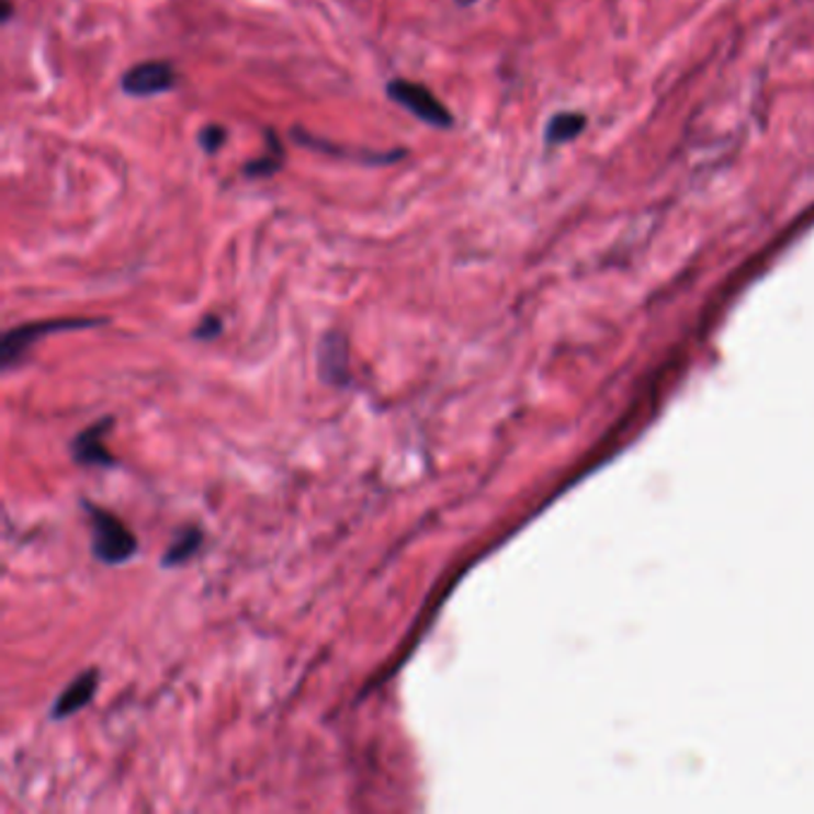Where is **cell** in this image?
<instances>
[{
	"mask_svg": "<svg viewBox=\"0 0 814 814\" xmlns=\"http://www.w3.org/2000/svg\"><path fill=\"white\" fill-rule=\"evenodd\" d=\"M87 513L93 531V554L105 564H122L132 559L134 552H137V538L127 531L125 523L93 505H87Z\"/></svg>",
	"mask_w": 814,
	"mask_h": 814,
	"instance_id": "obj_1",
	"label": "cell"
},
{
	"mask_svg": "<svg viewBox=\"0 0 814 814\" xmlns=\"http://www.w3.org/2000/svg\"><path fill=\"white\" fill-rule=\"evenodd\" d=\"M387 97L430 127L446 129L454 125V117L446 111L444 103L432 97V91L414 84L409 79H392L387 84Z\"/></svg>",
	"mask_w": 814,
	"mask_h": 814,
	"instance_id": "obj_2",
	"label": "cell"
},
{
	"mask_svg": "<svg viewBox=\"0 0 814 814\" xmlns=\"http://www.w3.org/2000/svg\"><path fill=\"white\" fill-rule=\"evenodd\" d=\"M105 320H93V318H60V320H41V323H30L22 325V328L10 330L3 339V365L10 369L12 363H18L22 354L30 349L38 339H44L46 335L53 332H65V330H84V328H97Z\"/></svg>",
	"mask_w": 814,
	"mask_h": 814,
	"instance_id": "obj_3",
	"label": "cell"
},
{
	"mask_svg": "<svg viewBox=\"0 0 814 814\" xmlns=\"http://www.w3.org/2000/svg\"><path fill=\"white\" fill-rule=\"evenodd\" d=\"M174 70L170 63L162 60H146L129 67L122 77V91L129 93L134 99H148V97H158V93H166L174 87Z\"/></svg>",
	"mask_w": 814,
	"mask_h": 814,
	"instance_id": "obj_4",
	"label": "cell"
},
{
	"mask_svg": "<svg viewBox=\"0 0 814 814\" xmlns=\"http://www.w3.org/2000/svg\"><path fill=\"white\" fill-rule=\"evenodd\" d=\"M292 139L296 144H302V146L310 148V151H318V154H325V156L349 158V160L363 162V166H389V162H397V160H402L406 156L404 148H395V151H369V148L337 146L332 142H325L320 137H314V134L302 129V127H294L292 129Z\"/></svg>",
	"mask_w": 814,
	"mask_h": 814,
	"instance_id": "obj_5",
	"label": "cell"
},
{
	"mask_svg": "<svg viewBox=\"0 0 814 814\" xmlns=\"http://www.w3.org/2000/svg\"><path fill=\"white\" fill-rule=\"evenodd\" d=\"M111 426H113V418H103L99 420V423L89 426L84 432H79L72 442L75 461H79V464H84V466H113L115 461L111 454H108L105 444H103L105 432Z\"/></svg>",
	"mask_w": 814,
	"mask_h": 814,
	"instance_id": "obj_6",
	"label": "cell"
},
{
	"mask_svg": "<svg viewBox=\"0 0 814 814\" xmlns=\"http://www.w3.org/2000/svg\"><path fill=\"white\" fill-rule=\"evenodd\" d=\"M318 365L323 380H328V383L332 385L349 383V349L342 335L330 332L323 337L318 349Z\"/></svg>",
	"mask_w": 814,
	"mask_h": 814,
	"instance_id": "obj_7",
	"label": "cell"
},
{
	"mask_svg": "<svg viewBox=\"0 0 814 814\" xmlns=\"http://www.w3.org/2000/svg\"><path fill=\"white\" fill-rule=\"evenodd\" d=\"M97 688H99V671L97 669H89L84 674H79L75 681L58 696L56 704H53V710H50V716L53 719H67V716L77 714L79 710H84L87 704L91 702L93 693H97Z\"/></svg>",
	"mask_w": 814,
	"mask_h": 814,
	"instance_id": "obj_8",
	"label": "cell"
},
{
	"mask_svg": "<svg viewBox=\"0 0 814 814\" xmlns=\"http://www.w3.org/2000/svg\"><path fill=\"white\" fill-rule=\"evenodd\" d=\"M265 144L270 146L268 154L261 156V158L251 160V162H247V166L241 168L244 178H251V180H256V178H273L275 172L282 170V166H284V146L278 139V134L273 129H265Z\"/></svg>",
	"mask_w": 814,
	"mask_h": 814,
	"instance_id": "obj_9",
	"label": "cell"
},
{
	"mask_svg": "<svg viewBox=\"0 0 814 814\" xmlns=\"http://www.w3.org/2000/svg\"><path fill=\"white\" fill-rule=\"evenodd\" d=\"M588 120L583 113H556L545 129V139L547 144H566L574 142L578 134L586 129Z\"/></svg>",
	"mask_w": 814,
	"mask_h": 814,
	"instance_id": "obj_10",
	"label": "cell"
},
{
	"mask_svg": "<svg viewBox=\"0 0 814 814\" xmlns=\"http://www.w3.org/2000/svg\"><path fill=\"white\" fill-rule=\"evenodd\" d=\"M201 538L203 535H201V531H196V528H184V531L174 535L168 552L162 554V566H180V564L192 559V556L199 550V545H201Z\"/></svg>",
	"mask_w": 814,
	"mask_h": 814,
	"instance_id": "obj_11",
	"label": "cell"
},
{
	"mask_svg": "<svg viewBox=\"0 0 814 814\" xmlns=\"http://www.w3.org/2000/svg\"><path fill=\"white\" fill-rule=\"evenodd\" d=\"M227 142V129L223 125H208L199 132V144L208 156L218 154Z\"/></svg>",
	"mask_w": 814,
	"mask_h": 814,
	"instance_id": "obj_12",
	"label": "cell"
},
{
	"mask_svg": "<svg viewBox=\"0 0 814 814\" xmlns=\"http://www.w3.org/2000/svg\"><path fill=\"white\" fill-rule=\"evenodd\" d=\"M223 332V320L218 316H206L196 328V339H213Z\"/></svg>",
	"mask_w": 814,
	"mask_h": 814,
	"instance_id": "obj_13",
	"label": "cell"
},
{
	"mask_svg": "<svg viewBox=\"0 0 814 814\" xmlns=\"http://www.w3.org/2000/svg\"><path fill=\"white\" fill-rule=\"evenodd\" d=\"M3 22H8L10 20V12H12V3H10V0H5V3H3Z\"/></svg>",
	"mask_w": 814,
	"mask_h": 814,
	"instance_id": "obj_14",
	"label": "cell"
},
{
	"mask_svg": "<svg viewBox=\"0 0 814 814\" xmlns=\"http://www.w3.org/2000/svg\"><path fill=\"white\" fill-rule=\"evenodd\" d=\"M473 3H476V0H456V5H461V8H468Z\"/></svg>",
	"mask_w": 814,
	"mask_h": 814,
	"instance_id": "obj_15",
	"label": "cell"
}]
</instances>
